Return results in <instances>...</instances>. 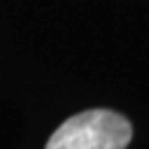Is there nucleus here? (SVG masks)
I'll use <instances>...</instances> for the list:
<instances>
[{
  "label": "nucleus",
  "mask_w": 149,
  "mask_h": 149,
  "mask_svg": "<svg viewBox=\"0 0 149 149\" xmlns=\"http://www.w3.org/2000/svg\"><path fill=\"white\" fill-rule=\"evenodd\" d=\"M133 139L130 122L114 110H85L64 120L48 149H124Z\"/></svg>",
  "instance_id": "1"
}]
</instances>
